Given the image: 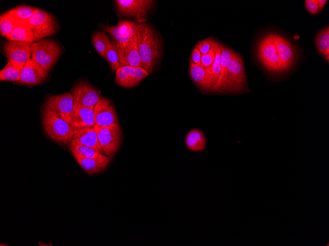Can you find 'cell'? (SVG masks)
Here are the masks:
<instances>
[{
	"instance_id": "cell-1",
	"label": "cell",
	"mask_w": 329,
	"mask_h": 246,
	"mask_svg": "<svg viewBox=\"0 0 329 246\" xmlns=\"http://www.w3.org/2000/svg\"><path fill=\"white\" fill-rule=\"evenodd\" d=\"M136 34L141 67L150 74L152 73L162 55L160 38L149 24H137Z\"/></svg>"
},
{
	"instance_id": "cell-2",
	"label": "cell",
	"mask_w": 329,
	"mask_h": 246,
	"mask_svg": "<svg viewBox=\"0 0 329 246\" xmlns=\"http://www.w3.org/2000/svg\"><path fill=\"white\" fill-rule=\"evenodd\" d=\"M247 83L241 56L234 52L226 66L223 78L212 92L239 93L247 89Z\"/></svg>"
},
{
	"instance_id": "cell-3",
	"label": "cell",
	"mask_w": 329,
	"mask_h": 246,
	"mask_svg": "<svg viewBox=\"0 0 329 246\" xmlns=\"http://www.w3.org/2000/svg\"><path fill=\"white\" fill-rule=\"evenodd\" d=\"M42 118L43 128L52 140L63 145L71 142L74 129L70 124L45 107H44L42 112Z\"/></svg>"
},
{
	"instance_id": "cell-4",
	"label": "cell",
	"mask_w": 329,
	"mask_h": 246,
	"mask_svg": "<svg viewBox=\"0 0 329 246\" xmlns=\"http://www.w3.org/2000/svg\"><path fill=\"white\" fill-rule=\"evenodd\" d=\"M33 43L56 34L59 28L56 18L51 13L38 9L27 22Z\"/></svg>"
},
{
	"instance_id": "cell-5",
	"label": "cell",
	"mask_w": 329,
	"mask_h": 246,
	"mask_svg": "<svg viewBox=\"0 0 329 246\" xmlns=\"http://www.w3.org/2000/svg\"><path fill=\"white\" fill-rule=\"evenodd\" d=\"M62 53V48L55 40L43 39L33 44L32 58L47 72L49 71Z\"/></svg>"
},
{
	"instance_id": "cell-6",
	"label": "cell",
	"mask_w": 329,
	"mask_h": 246,
	"mask_svg": "<svg viewBox=\"0 0 329 246\" xmlns=\"http://www.w3.org/2000/svg\"><path fill=\"white\" fill-rule=\"evenodd\" d=\"M257 55L262 64L267 70L275 73L282 72L273 33L267 34L261 39L257 46Z\"/></svg>"
},
{
	"instance_id": "cell-7",
	"label": "cell",
	"mask_w": 329,
	"mask_h": 246,
	"mask_svg": "<svg viewBox=\"0 0 329 246\" xmlns=\"http://www.w3.org/2000/svg\"><path fill=\"white\" fill-rule=\"evenodd\" d=\"M94 128L104 154L112 157L121 143L122 131L119 124L118 122L107 126H95Z\"/></svg>"
},
{
	"instance_id": "cell-8",
	"label": "cell",
	"mask_w": 329,
	"mask_h": 246,
	"mask_svg": "<svg viewBox=\"0 0 329 246\" xmlns=\"http://www.w3.org/2000/svg\"><path fill=\"white\" fill-rule=\"evenodd\" d=\"M44 106L70 124L74 109V100L71 93L67 92L49 96L45 100Z\"/></svg>"
},
{
	"instance_id": "cell-9",
	"label": "cell",
	"mask_w": 329,
	"mask_h": 246,
	"mask_svg": "<svg viewBox=\"0 0 329 246\" xmlns=\"http://www.w3.org/2000/svg\"><path fill=\"white\" fill-rule=\"evenodd\" d=\"M112 40L117 52L120 67L123 66L141 67L136 30L126 42L118 43L114 40Z\"/></svg>"
},
{
	"instance_id": "cell-10",
	"label": "cell",
	"mask_w": 329,
	"mask_h": 246,
	"mask_svg": "<svg viewBox=\"0 0 329 246\" xmlns=\"http://www.w3.org/2000/svg\"><path fill=\"white\" fill-rule=\"evenodd\" d=\"M33 43L17 41H8L3 43L2 53L7 59L22 66L32 56Z\"/></svg>"
},
{
	"instance_id": "cell-11",
	"label": "cell",
	"mask_w": 329,
	"mask_h": 246,
	"mask_svg": "<svg viewBox=\"0 0 329 246\" xmlns=\"http://www.w3.org/2000/svg\"><path fill=\"white\" fill-rule=\"evenodd\" d=\"M74 103L86 107H94L102 98L100 91L89 83L81 81L71 89Z\"/></svg>"
},
{
	"instance_id": "cell-12",
	"label": "cell",
	"mask_w": 329,
	"mask_h": 246,
	"mask_svg": "<svg viewBox=\"0 0 329 246\" xmlns=\"http://www.w3.org/2000/svg\"><path fill=\"white\" fill-rule=\"evenodd\" d=\"M118 10L123 15L132 16L138 22H145L149 10L152 6L151 0H116Z\"/></svg>"
},
{
	"instance_id": "cell-13",
	"label": "cell",
	"mask_w": 329,
	"mask_h": 246,
	"mask_svg": "<svg viewBox=\"0 0 329 246\" xmlns=\"http://www.w3.org/2000/svg\"><path fill=\"white\" fill-rule=\"evenodd\" d=\"M48 76V72L31 57L21 69L19 80L16 83L27 85H37L43 83Z\"/></svg>"
},
{
	"instance_id": "cell-14",
	"label": "cell",
	"mask_w": 329,
	"mask_h": 246,
	"mask_svg": "<svg viewBox=\"0 0 329 246\" xmlns=\"http://www.w3.org/2000/svg\"><path fill=\"white\" fill-rule=\"evenodd\" d=\"M274 44L280 62L282 72L294 64L296 54L293 46L283 36L273 33Z\"/></svg>"
},
{
	"instance_id": "cell-15",
	"label": "cell",
	"mask_w": 329,
	"mask_h": 246,
	"mask_svg": "<svg viewBox=\"0 0 329 246\" xmlns=\"http://www.w3.org/2000/svg\"><path fill=\"white\" fill-rule=\"evenodd\" d=\"M94 118L95 126H107L118 122L112 103L106 98L102 97L95 105Z\"/></svg>"
},
{
	"instance_id": "cell-16",
	"label": "cell",
	"mask_w": 329,
	"mask_h": 246,
	"mask_svg": "<svg viewBox=\"0 0 329 246\" xmlns=\"http://www.w3.org/2000/svg\"><path fill=\"white\" fill-rule=\"evenodd\" d=\"M137 24L131 21L119 22L116 26H108L100 25L101 28L109 33L118 43L127 42L136 31Z\"/></svg>"
},
{
	"instance_id": "cell-17",
	"label": "cell",
	"mask_w": 329,
	"mask_h": 246,
	"mask_svg": "<svg viewBox=\"0 0 329 246\" xmlns=\"http://www.w3.org/2000/svg\"><path fill=\"white\" fill-rule=\"evenodd\" d=\"M94 107H86L74 103L70 126L73 129L94 127Z\"/></svg>"
},
{
	"instance_id": "cell-18",
	"label": "cell",
	"mask_w": 329,
	"mask_h": 246,
	"mask_svg": "<svg viewBox=\"0 0 329 246\" xmlns=\"http://www.w3.org/2000/svg\"><path fill=\"white\" fill-rule=\"evenodd\" d=\"M73 129L74 134L71 141L79 145L91 147L99 153L104 154L99 141L94 127Z\"/></svg>"
},
{
	"instance_id": "cell-19",
	"label": "cell",
	"mask_w": 329,
	"mask_h": 246,
	"mask_svg": "<svg viewBox=\"0 0 329 246\" xmlns=\"http://www.w3.org/2000/svg\"><path fill=\"white\" fill-rule=\"evenodd\" d=\"M77 163L87 174L99 173L104 170L112 160L111 157L100 153L95 158H88L73 155Z\"/></svg>"
},
{
	"instance_id": "cell-20",
	"label": "cell",
	"mask_w": 329,
	"mask_h": 246,
	"mask_svg": "<svg viewBox=\"0 0 329 246\" xmlns=\"http://www.w3.org/2000/svg\"><path fill=\"white\" fill-rule=\"evenodd\" d=\"M211 48L215 52V60L212 66L206 70L208 80L211 92L216 85L221 72V49L218 42L210 38Z\"/></svg>"
},
{
	"instance_id": "cell-21",
	"label": "cell",
	"mask_w": 329,
	"mask_h": 246,
	"mask_svg": "<svg viewBox=\"0 0 329 246\" xmlns=\"http://www.w3.org/2000/svg\"><path fill=\"white\" fill-rule=\"evenodd\" d=\"M187 147L191 151H201L206 146V138L203 132L197 129H193L190 131L185 138Z\"/></svg>"
},
{
	"instance_id": "cell-22",
	"label": "cell",
	"mask_w": 329,
	"mask_h": 246,
	"mask_svg": "<svg viewBox=\"0 0 329 246\" xmlns=\"http://www.w3.org/2000/svg\"><path fill=\"white\" fill-rule=\"evenodd\" d=\"M190 75L195 84L204 91H210L206 70L190 61Z\"/></svg>"
},
{
	"instance_id": "cell-23",
	"label": "cell",
	"mask_w": 329,
	"mask_h": 246,
	"mask_svg": "<svg viewBox=\"0 0 329 246\" xmlns=\"http://www.w3.org/2000/svg\"><path fill=\"white\" fill-rule=\"evenodd\" d=\"M38 9L35 7L26 5L17 6L6 11L5 13L12 17L18 23H27Z\"/></svg>"
},
{
	"instance_id": "cell-24",
	"label": "cell",
	"mask_w": 329,
	"mask_h": 246,
	"mask_svg": "<svg viewBox=\"0 0 329 246\" xmlns=\"http://www.w3.org/2000/svg\"><path fill=\"white\" fill-rule=\"evenodd\" d=\"M8 41H17L33 43L29 27L27 23H20L6 37Z\"/></svg>"
},
{
	"instance_id": "cell-25",
	"label": "cell",
	"mask_w": 329,
	"mask_h": 246,
	"mask_svg": "<svg viewBox=\"0 0 329 246\" xmlns=\"http://www.w3.org/2000/svg\"><path fill=\"white\" fill-rule=\"evenodd\" d=\"M23 66L7 59L5 67L0 72V80L17 82Z\"/></svg>"
},
{
	"instance_id": "cell-26",
	"label": "cell",
	"mask_w": 329,
	"mask_h": 246,
	"mask_svg": "<svg viewBox=\"0 0 329 246\" xmlns=\"http://www.w3.org/2000/svg\"><path fill=\"white\" fill-rule=\"evenodd\" d=\"M316 45L320 54L329 60V27L328 26L322 30L316 36Z\"/></svg>"
},
{
	"instance_id": "cell-27",
	"label": "cell",
	"mask_w": 329,
	"mask_h": 246,
	"mask_svg": "<svg viewBox=\"0 0 329 246\" xmlns=\"http://www.w3.org/2000/svg\"><path fill=\"white\" fill-rule=\"evenodd\" d=\"M92 38L95 49L103 57L110 43L108 36L103 32L97 31L93 33Z\"/></svg>"
},
{
	"instance_id": "cell-28",
	"label": "cell",
	"mask_w": 329,
	"mask_h": 246,
	"mask_svg": "<svg viewBox=\"0 0 329 246\" xmlns=\"http://www.w3.org/2000/svg\"><path fill=\"white\" fill-rule=\"evenodd\" d=\"M69 150L73 155H77L85 158L97 157L100 154L94 149L84 145H79L71 141Z\"/></svg>"
},
{
	"instance_id": "cell-29",
	"label": "cell",
	"mask_w": 329,
	"mask_h": 246,
	"mask_svg": "<svg viewBox=\"0 0 329 246\" xmlns=\"http://www.w3.org/2000/svg\"><path fill=\"white\" fill-rule=\"evenodd\" d=\"M18 23L12 17L3 13L0 17V34L3 37H6L17 26Z\"/></svg>"
},
{
	"instance_id": "cell-30",
	"label": "cell",
	"mask_w": 329,
	"mask_h": 246,
	"mask_svg": "<svg viewBox=\"0 0 329 246\" xmlns=\"http://www.w3.org/2000/svg\"><path fill=\"white\" fill-rule=\"evenodd\" d=\"M103 57L107 61L112 71H116L120 67L117 52L112 40H110L109 45Z\"/></svg>"
},
{
	"instance_id": "cell-31",
	"label": "cell",
	"mask_w": 329,
	"mask_h": 246,
	"mask_svg": "<svg viewBox=\"0 0 329 246\" xmlns=\"http://www.w3.org/2000/svg\"><path fill=\"white\" fill-rule=\"evenodd\" d=\"M149 75L147 71L142 67L132 66L129 87L137 85Z\"/></svg>"
},
{
	"instance_id": "cell-32",
	"label": "cell",
	"mask_w": 329,
	"mask_h": 246,
	"mask_svg": "<svg viewBox=\"0 0 329 246\" xmlns=\"http://www.w3.org/2000/svg\"><path fill=\"white\" fill-rule=\"evenodd\" d=\"M131 67L123 66L116 71L115 82L124 87H129Z\"/></svg>"
},
{
	"instance_id": "cell-33",
	"label": "cell",
	"mask_w": 329,
	"mask_h": 246,
	"mask_svg": "<svg viewBox=\"0 0 329 246\" xmlns=\"http://www.w3.org/2000/svg\"><path fill=\"white\" fill-rule=\"evenodd\" d=\"M214 60L215 52L211 48L207 54L201 55L200 66L207 70L212 66Z\"/></svg>"
},
{
	"instance_id": "cell-34",
	"label": "cell",
	"mask_w": 329,
	"mask_h": 246,
	"mask_svg": "<svg viewBox=\"0 0 329 246\" xmlns=\"http://www.w3.org/2000/svg\"><path fill=\"white\" fill-rule=\"evenodd\" d=\"M195 48L200 51L201 55L207 54L211 50L210 38L199 41Z\"/></svg>"
},
{
	"instance_id": "cell-35",
	"label": "cell",
	"mask_w": 329,
	"mask_h": 246,
	"mask_svg": "<svg viewBox=\"0 0 329 246\" xmlns=\"http://www.w3.org/2000/svg\"><path fill=\"white\" fill-rule=\"evenodd\" d=\"M305 6L307 10L311 14H316L319 12L318 0H306Z\"/></svg>"
},
{
	"instance_id": "cell-36",
	"label": "cell",
	"mask_w": 329,
	"mask_h": 246,
	"mask_svg": "<svg viewBox=\"0 0 329 246\" xmlns=\"http://www.w3.org/2000/svg\"><path fill=\"white\" fill-rule=\"evenodd\" d=\"M201 54L196 48H195L191 55L190 60L195 64L200 65Z\"/></svg>"
},
{
	"instance_id": "cell-37",
	"label": "cell",
	"mask_w": 329,
	"mask_h": 246,
	"mask_svg": "<svg viewBox=\"0 0 329 246\" xmlns=\"http://www.w3.org/2000/svg\"><path fill=\"white\" fill-rule=\"evenodd\" d=\"M327 1H328L327 0H318V4L319 11L323 9Z\"/></svg>"
}]
</instances>
